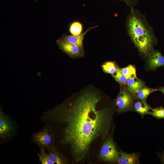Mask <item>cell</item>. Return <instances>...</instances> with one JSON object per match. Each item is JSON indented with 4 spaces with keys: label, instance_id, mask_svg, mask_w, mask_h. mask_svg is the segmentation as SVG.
Listing matches in <instances>:
<instances>
[{
    "label": "cell",
    "instance_id": "7a4b0ae2",
    "mask_svg": "<svg viewBox=\"0 0 164 164\" xmlns=\"http://www.w3.org/2000/svg\"><path fill=\"white\" fill-rule=\"evenodd\" d=\"M126 26L128 35L139 52L148 56L157 43L158 39L145 16L133 8L127 18Z\"/></svg>",
    "mask_w": 164,
    "mask_h": 164
},
{
    "label": "cell",
    "instance_id": "3957f363",
    "mask_svg": "<svg viewBox=\"0 0 164 164\" xmlns=\"http://www.w3.org/2000/svg\"><path fill=\"white\" fill-rule=\"evenodd\" d=\"M119 154L112 137L108 136L102 144L97 157L103 161L114 162L118 161Z\"/></svg>",
    "mask_w": 164,
    "mask_h": 164
},
{
    "label": "cell",
    "instance_id": "8fae6325",
    "mask_svg": "<svg viewBox=\"0 0 164 164\" xmlns=\"http://www.w3.org/2000/svg\"><path fill=\"white\" fill-rule=\"evenodd\" d=\"M126 84L128 91L132 94L137 93L144 85V82L136 77L128 79Z\"/></svg>",
    "mask_w": 164,
    "mask_h": 164
},
{
    "label": "cell",
    "instance_id": "277c9868",
    "mask_svg": "<svg viewBox=\"0 0 164 164\" xmlns=\"http://www.w3.org/2000/svg\"><path fill=\"white\" fill-rule=\"evenodd\" d=\"M33 141L40 149H48L55 146V139L54 132L51 128L46 125L43 129L33 134Z\"/></svg>",
    "mask_w": 164,
    "mask_h": 164
},
{
    "label": "cell",
    "instance_id": "d6986e66",
    "mask_svg": "<svg viewBox=\"0 0 164 164\" xmlns=\"http://www.w3.org/2000/svg\"><path fill=\"white\" fill-rule=\"evenodd\" d=\"M82 29L81 24L78 22L73 23L70 28V33L74 36L79 35L81 33Z\"/></svg>",
    "mask_w": 164,
    "mask_h": 164
},
{
    "label": "cell",
    "instance_id": "ffe728a7",
    "mask_svg": "<svg viewBox=\"0 0 164 164\" xmlns=\"http://www.w3.org/2000/svg\"><path fill=\"white\" fill-rule=\"evenodd\" d=\"M151 109V111H149L148 114L158 118H164V108L159 107Z\"/></svg>",
    "mask_w": 164,
    "mask_h": 164
},
{
    "label": "cell",
    "instance_id": "44dd1931",
    "mask_svg": "<svg viewBox=\"0 0 164 164\" xmlns=\"http://www.w3.org/2000/svg\"><path fill=\"white\" fill-rule=\"evenodd\" d=\"M125 2L131 9L137 5L139 0H120Z\"/></svg>",
    "mask_w": 164,
    "mask_h": 164
},
{
    "label": "cell",
    "instance_id": "6da1fadb",
    "mask_svg": "<svg viewBox=\"0 0 164 164\" xmlns=\"http://www.w3.org/2000/svg\"><path fill=\"white\" fill-rule=\"evenodd\" d=\"M103 100L98 91L82 90L41 117L53 130L55 143L65 149L70 163H92L108 136L113 113Z\"/></svg>",
    "mask_w": 164,
    "mask_h": 164
},
{
    "label": "cell",
    "instance_id": "4fadbf2b",
    "mask_svg": "<svg viewBox=\"0 0 164 164\" xmlns=\"http://www.w3.org/2000/svg\"><path fill=\"white\" fill-rule=\"evenodd\" d=\"M158 89H153L144 86L142 87L137 93L138 98L141 101H145L149 95Z\"/></svg>",
    "mask_w": 164,
    "mask_h": 164
},
{
    "label": "cell",
    "instance_id": "2e32d148",
    "mask_svg": "<svg viewBox=\"0 0 164 164\" xmlns=\"http://www.w3.org/2000/svg\"><path fill=\"white\" fill-rule=\"evenodd\" d=\"M101 67L104 73L112 75L116 72L117 65L114 62L108 61L104 63L102 65Z\"/></svg>",
    "mask_w": 164,
    "mask_h": 164
},
{
    "label": "cell",
    "instance_id": "7402d4cb",
    "mask_svg": "<svg viewBox=\"0 0 164 164\" xmlns=\"http://www.w3.org/2000/svg\"><path fill=\"white\" fill-rule=\"evenodd\" d=\"M158 90L161 91L164 94V87H162L158 89Z\"/></svg>",
    "mask_w": 164,
    "mask_h": 164
},
{
    "label": "cell",
    "instance_id": "ba28073f",
    "mask_svg": "<svg viewBox=\"0 0 164 164\" xmlns=\"http://www.w3.org/2000/svg\"><path fill=\"white\" fill-rule=\"evenodd\" d=\"M147 65L151 70L164 66V56L158 51L153 50L148 56Z\"/></svg>",
    "mask_w": 164,
    "mask_h": 164
},
{
    "label": "cell",
    "instance_id": "5bb4252c",
    "mask_svg": "<svg viewBox=\"0 0 164 164\" xmlns=\"http://www.w3.org/2000/svg\"><path fill=\"white\" fill-rule=\"evenodd\" d=\"M136 111L141 115H143L148 113L151 108L145 101H138L134 104Z\"/></svg>",
    "mask_w": 164,
    "mask_h": 164
},
{
    "label": "cell",
    "instance_id": "52a82bcc",
    "mask_svg": "<svg viewBox=\"0 0 164 164\" xmlns=\"http://www.w3.org/2000/svg\"><path fill=\"white\" fill-rule=\"evenodd\" d=\"M56 42L59 48L70 56L77 58L84 56V54L79 47L75 44L59 39L56 40Z\"/></svg>",
    "mask_w": 164,
    "mask_h": 164
},
{
    "label": "cell",
    "instance_id": "30bf717a",
    "mask_svg": "<svg viewBox=\"0 0 164 164\" xmlns=\"http://www.w3.org/2000/svg\"><path fill=\"white\" fill-rule=\"evenodd\" d=\"M47 150V153L49 159L54 164L69 163L65 156L55 146Z\"/></svg>",
    "mask_w": 164,
    "mask_h": 164
},
{
    "label": "cell",
    "instance_id": "603a6c76",
    "mask_svg": "<svg viewBox=\"0 0 164 164\" xmlns=\"http://www.w3.org/2000/svg\"><path fill=\"white\" fill-rule=\"evenodd\" d=\"M162 160L163 161V162H164V154L163 155L162 157Z\"/></svg>",
    "mask_w": 164,
    "mask_h": 164
},
{
    "label": "cell",
    "instance_id": "7c38bea8",
    "mask_svg": "<svg viewBox=\"0 0 164 164\" xmlns=\"http://www.w3.org/2000/svg\"><path fill=\"white\" fill-rule=\"evenodd\" d=\"M119 158L118 161L119 164H133L138 161L136 155L135 154H128L120 151L119 153Z\"/></svg>",
    "mask_w": 164,
    "mask_h": 164
},
{
    "label": "cell",
    "instance_id": "9c48e42d",
    "mask_svg": "<svg viewBox=\"0 0 164 164\" xmlns=\"http://www.w3.org/2000/svg\"><path fill=\"white\" fill-rule=\"evenodd\" d=\"M97 27H98V26L92 27H90L84 32L81 33L78 35L70 36L66 34H64L59 39L75 44L79 47L83 53L84 54V49L83 46V40L84 36L89 30Z\"/></svg>",
    "mask_w": 164,
    "mask_h": 164
},
{
    "label": "cell",
    "instance_id": "e0dca14e",
    "mask_svg": "<svg viewBox=\"0 0 164 164\" xmlns=\"http://www.w3.org/2000/svg\"><path fill=\"white\" fill-rule=\"evenodd\" d=\"M121 72L128 79L136 77L135 67L130 65L126 67L121 68Z\"/></svg>",
    "mask_w": 164,
    "mask_h": 164
},
{
    "label": "cell",
    "instance_id": "9a60e30c",
    "mask_svg": "<svg viewBox=\"0 0 164 164\" xmlns=\"http://www.w3.org/2000/svg\"><path fill=\"white\" fill-rule=\"evenodd\" d=\"M112 75L114 79L119 83L121 87L126 84L128 79L123 74L121 68L118 65L116 72Z\"/></svg>",
    "mask_w": 164,
    "mask_h": 164
},
{
    "label": "cell",
    "instance_id": "ac0fdd59",
    "mask_svg": "<svg viewBox=\"0 0 164 164\" xmlns=\"http://www.w3.org/2000/svg\"><path fill=\"white\" fill-rule=\"evenodd\" d=\"M40 152L38 153L39 159L42 164H54V163L49 158L45 149L44 148L40 149Z\"/></svg>",
    "mask_w": 164,
    "mask_h": 164
},
{
    "label": "cell",
    "instance_id": "5b68a950",
    "mask_svg": "<svg viewBox=\"0 0 164 164\" xmlns=\"http://www.w3.org/2000/svg\"><path fill=\"white\" fill-rule=\"evenodd\" d=\"M16 126L14 121L1 110L0 112V139L4 142L11 138L16 134Z\"/></svg>",
    "mask_w": 164,
    "mask_h": 164
},
{
    "label": "cell",
    "instance_id": "8992f818",
    "mask_svg": "<svg viewBox=\"0 0 164 164\" xmlns=\"http://www.w3.org/2000/svg\"><path fill=\"white\" fill-rule=\"evenodd\" d=\"M134 98L132 93L125 85L122 86L117 97L115 104L119 112H123L132 109Z\"/></svg>",
    "mask_w": 164,
    "mask_h": 164
}]
</instances>
